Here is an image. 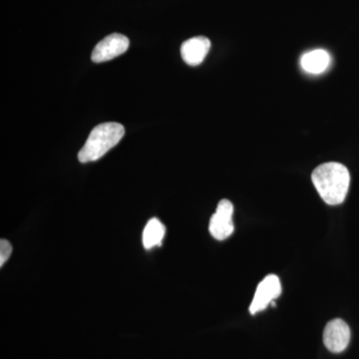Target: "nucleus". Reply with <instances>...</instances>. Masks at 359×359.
Returning <instances> with one entry per match:
<instances>
[{"label":"nucleus","mask_w":359,"mask_h":359,"mask_svg":"<svg viewBox=\"0 0 359 359\" xmlns=\"http://www.w3.org/2000/svg\"><path fill=\"white\" fill-rule=\"evenodd\" d=\"M330 65V53L325 49H316L304 54L301 66L309 74L318 75L325 72Z\"/></svg>","instance_id":"6e6552de"},{"label":"nucleus","mask_w":359,"mask_h":359,"mask_svg":"<svg viewBox=\"0 0 359 359\" xmlns=\"http://www.w3.org/2000/svg\"><path fill=\"white\" fill-rule=\"evenodd\" d=\"M11 254H13V245L8 241L2 238L0 241V266H4Z\"/></svg>","instance_id":"9d476101"},{"label":"nucleus","mask_w":359,"mask_h":359,"mask_svg":"<svg viewBox=\"0 0 359 359\" xmlns=\"http://www.w3.org/2000/svg\"><path fill=\"white\" fill-rule=\"evenodd\" d=\"M166 229L159 219L153 218L146 224L143 231V245L145 249L150 250L156 245H162Z\"/></svg>","instance_id":"1a4fd4ad"},{"label":"nucleus","mask_w":359,"mask_h":359,"mask_svg":"<svg viewBox=\"0 0 359 359\" xmlns=\"http://www.w3.org/2000/svg\"><path fill=\"white\" fill-rule=\"evenodd\" d=\"M233 205L231 202L226 199L219 201L209 224L210 233L216 240H226L233 233Z\"/></svg>","instance_id":"7ed1b4c3"},{"label":"nucleus","mask_w":359,"mask_h":359,"mask_svg":"<svg viewBox=\"0 0 359 359\" xmlns=\"http://www.w3.org/2000/svg\"><path fill=\"white\" fill-rule=\"evenodd\" d=\"M129 39L120 33H113L101 40L92 52L91 59L93 62L102 63L112 60L129 48Z\"/></svg>","instance_id":"20e7f679"},{"label":"nucleus","mask_w":359,"mask_h":359,"mask_svg":"<svg viewBox=\"0 0 359 359\" xmlns=\"http://www.w3.org/2000/svg\"><path fill=\"white\" fill-rule=\"evenodd\" d=\"M311 181L321 199L327 205H337L346 200L351 184V174L347 168L340 163H325L313 170Z\"/></svg>","instance_id":"f257e3e1"},{"label":"nucleus","mask_w":359,"mask_h":359,"mask_svg":"<svg viewBox=\"0 0 359 359\" xmlns=\"http://www.w3.org/2000/svg\"><path fill=\"white\" fill-rule=\"evenodd\" d=\"M282 294L280 278L276 275L266 276L257 285L256 294L250 306V313L256 314L268 308Z\"/></svg>","instance_id":"39448f33"},{"label":"nucleus","mask_w":359,"mask_h":359,"mask_svg":"<svg viewBox=\"0 0 359 359\" xmlns=\"http://www.w3.org/2000/svg\"><path fill=\"white\" fill-rule=\"evenodd\" d=\"M125 135V128L119 123L109 122L98 125L92 130L83 148L78 154L81 163L94 162L101 159L114 148Z\"/></svg>","instance_id":"f03ea898"},{"label":"nucleus","mask_w":359,"mask_h":359,"mask_svg":"<svg viewBox=\"0 0 359 359\" xmlns=\"http://www.w3.org/2000/svg\"><path fill=\"white\" fill-rule=\"evenodd\" d=\"M351 341V328L346 321L335 318L327 323L323 332V342L328 351L339 353L346 351Z\"/></svg>","instance_id":"423d86ee"},{"label":"nucleus","mask_w":359,"mask_h":359,"mask_svg":"<svg viewBox=\"0 0 359 359\" xmlns=\"http://www.w3.org/2000/svg\"><path fill=\"white\" fill-rule=\"evenodd\" d=\"M211 49V41L204 36L193 37L186 40L181 46V55L187 65H200Z\"/></svg>","instance_id":"0eeeda50"}]
</instances>
